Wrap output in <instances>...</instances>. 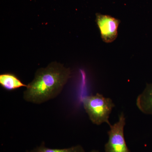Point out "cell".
Segmentation results:
<instances>
[{
    "instance_id": "obj_1",
    "label": "cell",
    "mask_w": 152,
    "mask_h": 152,
    "mask_svg": "<svg viewBox=\"0 0 152 152\" xmlns=\"http://www.w3.org/2000/svg\"><path fill=\"white\" fill-rule=\"evenodd\" d=\"M71 71L56 62L38 69L23 93L26 102L40 104L56 98L71 77Z\"/></svg>"
},
{
    "instance_id": "obj_2",
    "label": "cell",
    "mask_w": 152,
    "mask_h": 152,
    "mask_svg": "<svg viewBox=\"0 0 152 152\" xmlns=\"http://www.w3.org/2000/svg\"><path fill=\"white\" fill-rule=\"evenodd\" d=\"M83 106L90 120L94 124L99 126L106 123L111 124L109 121L110 115L115 104L110 98L105 97L101 94L86 96L82 99Z\"/></svg>"
},
{
    "instance_id": "obj_3",
    "label": "cell",
    "mask_w": 152,
    "mask_h": 152,
    "mask_svg": "<svg viewBox=\"0 0 152 152\" xmlns=\"http://www.w3.org/2000/svg\"><path fill=\"white\" fill-rule=\"evenodd\" d=\"M126 117L124 113L119 115L118 121L109 126V139L104 145L105 152H131L126 143L124 137Z\"/></svg>"
},
{
    "instance_id": "obj_4",
    "label": "cell",
    "mask_w": 152,
    "mask_h": 152,
    "mask_svg": "<svg viewBox=\"0 0 152 152\" xmlns=\"http://www.w3.org/2000/svg\"><path fill=\"white\" fill-rule=\"evenodd\" d=\"M96 22L100 31L101 38L104 42L110 43L118 37V29L121 21L108 15L96 14Z\"/></svg>"
},
{
    "instance_id": "obj_5",
    "label": "cell",
    "mask_w": 152,
    "mask_h": 152,
    "mask_svg": "<svg viewBox=\"0 0 152 152\" xmlns=\"http://www.w3.org/2000/svg\"><path fill=\"white\" fill-rule=\"evenodd\" d=\"M136 105L143 113L152 116V83H147L142 92L138 96Z\"/></svg>"
},
{
    "instance_id": "obj_6",
    "label": "cell",
    "mask_w": 152,
    "mask_h": 152,
    "mask_svg": "<svg viewBox=\"0 0 152 152\" xmlns=\"http://www.w3.org/2000/svg\"><path fill=\"white\" fill-rule=\"evenodd\" d=\"M0 84L2 88L7 91H11L17 89L21 87L27 88L25 85L14 74L5 73L0 75Z\"/></svg>"
},
{
    "instance_id": "obj_7",
    "label": "cell",
    "mask_w": 152,
    "mask_h": 152,
    "mask_svg": "<svg viewBox=\"0 0 152 152\" xmlns=\"http://www.w3.org/2000/svg\"><path fill=\"white\" fill-rule=\"evenodd\" d=\"M29 152H85L83 147L81 145H76L63 149H54L47 148L44 142L29 151Z\"/></svg>"
},
{
    "instance_id": "obj_8",
    "label": "cell",
    "mask_w": 152,
    "mask_h": 152,
    "mask_svg": "<svg viewBox=\"0 0 152 152\" xmlns=\"http://www.w3.org/2000/svg\"><path fill=\"white\" fill-rule=\"evenodd\" d=\"M90 152H99V150L94 149L91 151Z\"/></svg>"
}]
</instances>
